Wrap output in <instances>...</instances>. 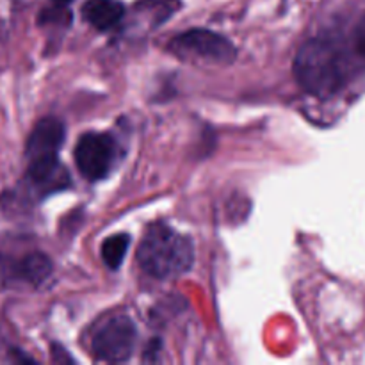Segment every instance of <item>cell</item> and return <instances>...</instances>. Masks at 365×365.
<instances>
[{
	"instance_id": "obj_1",
	"label": "cell",
	"mask_w": 365,
	"mask_h": 365,
	"mask_svg": "<svg viewBox=\"0 0 365 365\" xmlns=\"http://www.w3.org/2000/svg\"><path fill=\"white\" fill-rule=\"evenodd\" d=\"M351 75L344 43L334 36H317L302 45L294 57V77L310 95L324 98L341 91Z\"/></svg>"
},
{
	"instance_id": "obj_2",
	"label": "cell",
	"mask_w": 365,
	"mask_h": 365,
	"mask_svg": "<svg viewBox=\"0 0 365 365\" xmlns=\"http://www.w3.org/2000/svg\"><path fill=\"white\" fill-rule=\"evenodd\" d=\"M139 267L157 280H170L187 273L195 262V246L185 235L164 223L146 230L138 252Z\"/></svg>"
},
{
	"instance_id": "obj_3",
	"label": "cell",
	"mask_w": 365,
	"mask_h": 365,
	"mask_svg": "<svg viewBox=\"0 0 365 365\" xmlns=\"http://www.w3.org/2000/svg\"><path fill=\"white\" fill-rule=\"evenodd\" d=\"M168 48L180 59L210 64H230L237 57V48L230 39L207 29H191L177 34Z\"/></svg>"
},
{
	"instance_id": "obj_4",
	"label": "cell",
	"mask_w": 365,
	"mask_h": 365,
	"mask_svg": "<svg viewBox=\"0 0 365 365\" xmlns=\"http://www.w3.org/2000/svg\"><path fill=\"white\" fill-rule=\"evenodd\" d=\"M121 152L116 139L106 132H86L73 150V159L82 177L98 182L109 177Z\"/></svg>"
},
{
	"instance_id": "obj_5",
	"label": "cell",
	"mask_w": 365,
	"mask_h": 365,
	"mask_svg": "<svg viewBox=\"0 0 365 365\" xmlns=\"http://www.w3.org/2000/svg\"><path fill=\"white\" fill-rule=\"evenodd\" d=\"M138 342V328L125 314L110 316L96 328L91 339L93 356L100 362L121 364L132 356Z\"/></svg>"
},
{
	"instance_id": "obj_6",
	"label": "cell",
	"mask_w": 365,
	"mask_h": 365,
	"mask_svg": "<svg viewBox=\"0 0 365 365\" xmlns=\"http://www.w3.org/2000/svg\"><path fill=\"white\" fill-rule=\"evenodd\" d=\"M27 184L39 196H48L70 185V173L61 164L59 157L27 160Z\"/></svg>"
},
{
	"instance_id": "obj_7",
	"label": "cell",
	"mask_w": 365,
	"mask_h": 365,
	"mask_svg": "<svg viewBox=\"0 0 365 365\" xmlns=\"http://www.w3.org/2000/svg\"><path fill=\"white\" fill-rule=\"evenodd\" d=\"M66 128L57 118H43L32 128L31 135L25 145V157L27 160L46 159V157H59V150L64 143Z\"/></svg>"
},
{
	"instance_id": "obj_8",
	"label": "cell",
	"mask_w": 365,
	"mask_h": 365,
	"mask_svg": "<svg viewBox=\"0 0 365 365\" xmlns=\"http://www.w3.org/2000/svg\"><path fill=\"white\" fill-rule=\"evenodd\" d=\"M125 6L120 0H88L82 6V16L96 31H109L120 24Z\"/></svg>"
},
{
	"instance_id": "obj_9",
	"label": "cell",
	"mask_w": 365,
	"mask_h": 365,
	"mask_svg": "<svg viewBox=\"0 0 365 365\" xmlns=\"http://www.w3.org/2000/svg\"><path fill=\"white\" fill-rule=\"evenodd\" d=\"M14 271H16V277L25 284L38 287L52 273V262L43 253H31L16 264Z\"/></svg>"
},
{
	"instance_id": "obj_10",
	"label": "cell",
	"mask_w": 365,
	"mask_h": 365,
	"mask_svg": "<svg viewBox=\"0 0 365 365\" xmlns=\"http://www.w3.org/2000/svg\"><path fill=\"white\" fill-rule=\"evenodd\" d=\"M130 246V235L127 234H114L110 237H107L102 242V260L109 269L116 271L120 269V266L123 264L125 255H127V250Z\"/></svg>"
},
{
	"instance_id": "obj_11",
	"label": "cell",
	"mask_w": 365,
	"mask_h": 365,
	"mask_svg": "<svg viewBox=\"0 0 365 365\" xmlns=\"http://www.w3.org/2000/svg\"><path fill=\"white\" fill-rule=\"evenodd\" d=\"M353 52L365 63V13L353 31Z\"/></svg>"
},
{
	"instance_id": "obj_12",
	"label": "cell",
	"mask_w": 365,
	"mask_h": 365,
	"mask_svg": "<svg viewBox=\"0 0 365 365\" xmlns=\"http://www.w3.org/2000/svg\"><path fill=\"white\" fill-rule=\"evenodd\" d=\"M71 0H53V4H56V6H68Z\"/></svg>"
}]
</instances>
